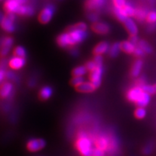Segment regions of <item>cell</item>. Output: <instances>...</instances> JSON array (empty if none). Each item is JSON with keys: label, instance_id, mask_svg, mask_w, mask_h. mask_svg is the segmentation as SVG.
Segmentation results:
<instances>
[{"label": "cell", "instance_id": "obj_1", "mask_svg": "<svg viewBox=\"0 0 156 156\" xmlns=\"http://www.w3.org/2000/svg\"><path fill=\"white\" fill-rule=\"evenodd\" d=\"M92 143V140L87 136V133L85 132H80L77 134L75 147L81 156H91L93 151Z\"/></svg>", "mask_w": 156, "mask_h": 156}, {"label": "cell", "instance_id": "obj_2", "mask_svg": "<svg viewBox=\"0 0 156 156\" xmlns=\"http://www.w3.org/2000/svg\"><path fill=\"white\" fill-rule=\"evenodd\" d=\"M67 37V43L68 47L75 46L80 44L87 37V33L86 30H74L71 32H65Z\"/></svg>", "mask_w": 156, "mask_h": 156}, {"label": "cell", "instance_id": "obj_3", "mask_svg": "<svg viewBox=\"0 0 156 156\" xmlns=\"http://www.w3.org/2000/svg\"><path fill=\"white\" fill-rule=\"evenodd\" d=\"M56 8L54 5L51 4V5H46L39 13L38 17L39 23L41 24H47L48 23H49L53 17Z\"/></svg>", "mask_w": 156, "mask_h": 156}, {"label": "cell", "instance_id": "obj_4", "mask_svg": "<svg viewBox=\"0 0 156 156\" xmlns=\"http://www.w3.org/2000/svg\"><path fill=\"white\" fill-rule=\"evenodd\" d=\"M103 66H97L94 69L90 72L89 79L92 83L96 87H99L101 83V77L103 74Z\"/></svg>", "mask_w": 156, "mask_h": 156}, {"label": "cell", "instance_id": "obj_5", "mask_svg": "<svg viewBox=\"0 0 156 156\" xmlns=\"http://www.w3.org/2000/svg\"><path fill=\"white\" fill-rule=\"evenodd\" d=\"M106 0H86L84 4V7L87 12H97L105 5Z\"/></svg>", "mask_w": 156, "mask_h": 156}, {"label": "cell", "instance_id": "obj_6", "mask_svg": "<svg viewBox=\"0 0 156 156\" xmlns=\"http://www.w3.org/2000/svg\"><path fill=\"white\" fill-rule=\"evenodd\" d=\"M91 30L95 34L99 35H106L109 34L111 28L108 23L104 22H97L93 23V24L90 26Z\"/></svg>", "mask_w": 156, "mask_h": 156}, {"label": "cell", "instance_id": "obj_7", "mask_svg": "<svg viewBox=\"0 0 156 156\" xmlns=\"http://www.w3.org/2000/svg\"><path fill=\"white\" fill-rule=\"evenodd\" d=\"M46 146V142L43 139H31L27 142L26 148L30 152H37L41 151Z\"/></svg>", "mask_w": 156, "mask_h": 156}, {"label": "cell", "instance_id": "obj_8", "mask_svg": "<svg viewBox=\"0 0 156 156\" xmlns=\"http://www.w3.org/2000/svg\"><path fill=\"white\" fill-rule=\"evenodd\" d=\"M95 147L103 151H108L109 147V139L104 135H99L95 136L93 140Z\"/></svg>", "mask_w": 156, "mask_h": 156}, {"label": "cell", "instance_id": "obj_9", "mask_svg": "<svg viewBox=\"0 0 156 156\" xmlns=\"http://www.w3.org/2000/svg\"><path fill=\"white\" fill-rule=\"evenodd\" d=\"M143 93L142 87L140 86H135L129 89L126 93V98L130 102L136 103Z\"/></svg>", "mask_w": 156, "mask_h": 156}, {"label": "cell", "instance_id": "obj_10", "mask_svg": "<svg viewBox=\"0 0 156 156\" xmlns=\"http://www.w3.org/2000/svg\"><path fill=\"white\" fill-rule=\"evenodd\" d=\"M12 84L9 81L3 82L0 85V98L5 99L8 98L12 91Z\"/></svg>", "mask_w": 156, "mask_h": 156}, {"label": "cell", "instance_id": "obj_11", "mask_svg": "<svg viewBox=\"0 0 156 156\" xmlns=\"http://www.w3.org/2000/svg\"><path fill=\"white\" fill-rule=\"evenodd\" d=\"M0 26L7 33H12L15 30V21L9 19L8 17H6V15H5L2 20L0 21Z\"/></svg>", "mask_w": 156, "mask_h": 156}, {"label": "cell", "instance_id": "obj_12", "mask_svg": "<svg viewBox=\"0 0 156 156\" xmlns=\"http://www.w3.org/2000/svg\"><path fill=\"white\" fill-rule=\"evenodd\" d=\"M35 12V9L34 7L28 5H21L17 9L15 14L20 15V16L30 17L34 15Z\"/></svg>", "mask_w": 156, "mask_h": 156}, {"label": "cell", "instance_id": "obj_13", "mask_svg": "<svg viewBox=\"0 0 156 156\" xmlns=\"http://www.w3.org/2000/svg\"><path fill=\"white\" fill-rule=\"evenodd\" d=\"M20 4L17 0H6L4 3L3 9L5 13H16V12L20 7Z\"/></svg>", "mask_w": 156, "mask_h": 156}, {"label": "cell", "instance_id": "obj_14", "mask_svg": "<svg viewBox=\"0 0 156 156\" xmlns=\"http://www.w3.org/2000/svg\"><path fill=\"white\" fill-rule=\"evenodd\" d=\"M124 26L126 31L129 35H136L138 33V28L136 26L135 22L131 17H127L125 21L123 23Z\"/></svg>", "mask_w": 156, "mask_h": 156}, {"label": "cell", "instance_id": "obj_15", "mask_svg": "<svg viewBox=\"0 0 156 156\" xmlns=\"http://www.w3.org/2000/svg\"><path fill=\"white\" fill-rule=\"evenodd\" d=\"M25 64V58L13 56L8 61V65L12 69H20L24 67Z\"/></svg>", "mask_w": 156, "mask_h": 156}, {"label": "cell", "instance_id": "obj_16", "mask_svg": "<svg viewBox=\"0 0 156 156\" xmlns=\"http://www.w3.org/2000/svg\"><path fill=\"white\" fill-rule=\"evenodd\" d=\"M96 89L94 84L91 82H83L80 85L75 87L76 91L79 93H92Z\"/></svg>", "mask_w": 156, "mask_h": 156}, {"label": "cell", "instance_id": "obj_17", "mask_svg": "<svg viewBox=\"0 0 156 156\" xmlns=\"http://www.w3.org/2000/svg\"><path fill=\"white\" fill-rule=\"evenodd\" d=\"M109 47L110 46H109L108 42L101 41L99 44H98L93 48V54L94 55H102V54L108 51Z\"/></svg>", "mask_w": 156, "mask_h": 156}, {"label": "cell", "instance_id": "obj_18", "mask_svg": "<svg viewBox=\"0 0 156 156\" xmlns=\"http://www.w3.org/2000/svg\"><path fill=\"white\" fill-rule=\"evenodd\" d=\"M120 49L122 51H124V53L126 54H133L134 51V49L136 48V45L132 44V42H130L129 41H124L120 42Z\"/></svg>", "mask_w": 156, "mask_h": 156}, {"label": "cell", "instance_id": "obj_19", "mask_svg": "<svg viewBox=\"0 0 156 156\" xmlns=\"http://www.w3.org/2000/svg\"><path fill=\"white\" fill-rule=\"evenodd\" d=\"M142 66H143V62L141 59H136L134 62L131 68V71H130V75L132 77H136L140 75Z\"/></svg>", "mask_w": 156, "mask_h": 156}, {"label": "cell", "instance_id": "obj_20", "mask_svg": "<svg viewBox=\"0 0 156 156\" xmlns=\"http://www.w3.org/2000/svg\"><path fill=\"white\" fill-rule=\"evenodd\" d=\"M112 12H113V14H114V17H116V18L118 20L119 22L122 23L126 20L127 17H129L127 15H126L125 12H124L123 7L122 8H119V7H114V9H113V10H112Z\"/></svg>", "mask_w": 156, "mask_h": 156}, {"label": "cell", "instance_id": "obj_21", "mask_svg": "<svg viewBox=\"0 0 156 156\" xmlns=\"http://www.w3.org/2000/svg\"><path fill=\"white\" fill-rule=\"evenodd\" d=\"M52 95V89L49 86H44L40 90L38 93V98L41 101H45L48 100Z\"/></svg>", "mask_w": 156, "mask_h": 156}, {"label": "cell", "instance_id": "obj_22", "mask_svg": "<svg viewBox=\"0 0 156 156\" xmlns=\"http://www.w3.org/2000/svg\"><path fill=\"white\" fill-rule=\"evenodd\" d=\"M150 101H151V95L148 94L147 93H145L143 91L141 96L136 101L135 104L138 107H145L146 106H147Z\"/></svg>", "mask_w": 156, "mask_h": 156}, {"label": "cell", "instance_id": "obj_23", "mask_svg": "<svg viewBox=\"0 0 156 156\" xmlns=\"http://www.w3.org/2000/svg\"><path fill=\"white\" fill-rule=\"evenodd\" d=\"M147 13L148 12L145 8H142V7L136 8L134 17L139 22H143L145 20H146Z\"/></svg>", "mask_w": 156, "mask_h": 156}, {"label": "cell", "instance_id": "obj_24", "mask_svg": "<svg viewBox=\"0 0 156 156\" xmlns=\"http://www.w3.org/2000/svg\"><path fill=\"white\" fill-rule=\"evenodd\" d=\"M87 28V25L85 23L80 22L74 25H69L67 28H66L65 32H71L74 30H86Z\"/></svg>", "mask_w": 156, "mask_h": 156}, {"label": "cell", "instance_id": "obj_25", "mask_svg": "<svg viewBox=\"0 0 156 156\" xmlns=\"http://www.w3.org/2000/svg\"><path fill=\"white\" fill-rule=\"evenodd\" d=\"M120 51L121 49L119 43H114V44H113L108 48V56L112 58L116 57V56L119 55Z\"/></svg>", "mask_w": 156, "mask_h": 156}, {"label": "cell", "instance_id": "obj_26", "mask_svg": "<svg viewBox=\"0 0 156 156\" xmlns=\"http://www.w3.org/2000/svg\"><path fill=\"white\" fill-rule=\"evenodd\" d=\"M87 69L85 66H78V67L74 68L72 71V75L73 77H82L87 73Z\"/></svg>", "mask_w": 156, "mask_h": 156}, {"label": "cell", "instance_id": "obj_27", "mask_svg": "<svg viewBox=\"0 0 156 156\" xmlns=\"http://www.w3.org/2000/svg\"><path fill=\"white\" fill-rule=\"evenodd\" d=\"M13 55H14V56H17V57L25 58L27 56V53L26 51L23 46H18L15 47L13 50Z\"/></svg>", "mask_w": 156, "mask_h": 156}, {"label": "cell", "instance_id": "obj_28", "mask_svg": "<svg viewBox=\"0 0 156 156\" xmlns=\"http://www.w3.org/2000/svg\"><path fill=\"white\" fill-rule=\"evenodd\" d=\"M136 46H138L139 47L141 48L147 54H151V52L153 51V48H152L151 45L148 44V43L145 40L139 41V42H138Z\"/></svg>", "mask_w": 156, "mask_h": 156}, {"label": "cell", "instance_id": "obj_29", "mask_svg": "<svg viewBox=\"0 0 156 156\" xmlns=\"http://www.w3.org/2000/svg\"><path fill=\"white\" fill-rule=\"evenodd\" d=\"M123 9H124V12H125L126 15L129 17H134V13H135V8H134L131 3L126 2V5H124V7H123Z\"/></svg>", "mask_w": 156, "mask_h": 156}, {"label": "cell", "instance_id": "obj_30", "mask_svg": "<svg viewBox=\"0 0 156 156\" xmlns=\"http://www.w3.org/2000/svg\"><path fill=\"white\" fill-rule=\"evenodd\" d=\"M149 24H155L156 23V10H151L148 12L147 17L145 20Z\"/></svg>", "mask_w": 156, "mask_h": 156}, {"label": "cell", "instance_id": "obj_31", "mask_svg": "<svg viewBox=\"0 0 156 156\" xmlns=\"http://www.w3.org/2000/svg\"><path fill=\"white\" fill-rule=\"evenodd\" d=\"M134 116L138 119H142L146 116V110L145 107H138L134 112Z\"/></svg>", "mask_w": 156, "mask_h": 156}, {"label": "cell", "instance_id": "obj_32", "mask_svg": "<svg viewBox=\"0 0 156 156\" xmlns=\"http://www.w3.org/2000/svg\"><path fill=\"white\" fill-rule=\"evenodd\" d=\"M13 42H14V39L10 36L5 37L2 39L1 41V46H6V47H12Z\"/></svg>", "mask_w": 156, "mask_h": 156}, {"label": "cell", "instance_id": "obj_33", "mask_svg": "<svg viewBox=\"0 0 156 156\" xmlns=\"http://www.w3.org/2000/svg\"><path fill=\"white\" fill-rule=\"evenodd\" d=\"M141 87L144 92L147 93L150 95H153L155 93V87H154V85H146V84H144L143 85H142Z\"/></svg>", "mask_w": 156, "mask_h": 156}, {"label": "cell", "instance_id": "obj_34", "mask_svg": "<svg viewBox=\"0 0 156 156\" xmlns=\"http://www.w3.org/2000/svg\"><path fill=\"white\" fill-rule=\"evenodd\" d=\"M87 17L92 23L97 22L99 20V15L97 12H88V13L87 14Z\"/></svg>", "mask_w": 156, "mask_h": 156}, {"label": "cell", "instance_id": "obj_35", "mask_svg": "<svg viewBox=\"0 0 156 156\" xmlns=\"http://www.w3.org/2000/svg\"><path fill=\"white\" fill-rule=\"evenodd\" d=\"M84 82V79L82 77H73L70 80V85L74 87H77Z\"/></svg>", "mask_w": 156, "mask_h": 156}, {"label": "cell", "instance_id": "obj_36", "mask_svg": "<svg viewBox=\"0 0 156 156\" xmlns=\"http://www.w3.org/2000/svg\"><path fill=\"white\" fill-rule=\"evenodd\" d=\"M153 149H154L153 144L152 143L147 144V145H146L143 149H142V153H143L145 155H149L153 153Z\"/></svg>", "mask_w": 156, "mask_h": 156}, {"label": "cell", "instance_id": "obj_37", "mask_svg": "<svg viewBox=\"0 0 156 156\" xmlns=\"http://www.w3.org/2000/svg\"><path fill=\"white\" fill-rule=\"evenodd\" d=\"M85 67H86V69H87V71H92L95 69V67H97L96 64H95V62H94V60H89V61H87L86 63L85 64Z\"/></svg>", "mask_w": 156, "mask_h": 156}, {"label": "cell", "instance_id": "obj_38", "mask_svg": "<svg viewBox=\"0 0 156 156\" xmlns=\"http://www.w3.org/2000/svg\"><path fill=\"white\" fill-rule=\"evenodd\" d=\"M133 54H134V55L136 56V57L141 58V57H142V56H145V52L144 51L142 50L141 48L139 47L138 46H136L135 49H134V51Z\"/></svg>", "mask_w": 156, "mask_h": 156}, {"label": "cell", "instance_id": "obj_39", "mask_svg": "<svg viewBox=\"0 0 156 156\" xmlns=\"http://www.w3.org/2000/svg\"><path fill=\"white\" fill-rule=\"evenodd\" d=\"M10 47L6 46H0V58L5 57L10 51Z\"/></svg>", "mask_w": 156, "mask_h": 156}, {"label": "cell", "instance_id": "obj_40", "mask_svg": "<svg viewBox=\"0 0 156 156\" xmlns=\"http://www.w3.org/2000/svg\"><path fill=\"white\" fill-rule=\"evenodd\" d=\"M113 4H114V7H119V8H122L126 5V0H112Z\"/></svg>", "mask_w": 156, "mask_h": 156}, {"label": "cell", "instance_id": "obj_41", "mask_svg": "<svg viewBox=\"0 0 156 156\" xmlns=\"http://www.w3.org/2000/svg\"><path fill=\"white\" fill-rule=\"evenodd\" d=\"M91 156H105V151L98 149L96 147L93 148Z\"/></svg>", "mask_w": 156, "mask_h": 156}, {"label": "cell", "instance_id": "obj_42", "mask_svg": "<svg viewBox=\"0 0 156 156\" xmlns=\"http://www.w3.org/2000/svg\"><path fill=\"white\" fill-rule=\"evenodd\" d=\"M93 60L95 62L97 66H103V57L101 55H95V57L93 58Z\"/></svg>", "mask_w": 156, "mask_h": 156}, {"label": "cell", "instance_id": "obj_43", "mask_svg": "<svg viewBox=\"0 0 156 156\" xmlns=\"http://www.w3.org/2000/svg\"><path fill=\"white\" fill-rule=\"evenodd\" d=\"M7 64H8L7 63V60L5 57L0 58V69L5 70L6 67H7Z\"/></svg>", "mask_w": 156, "mask_h": 156}, {"label": "cell", "instance_id": "obj_44", "mask_svg": "<svg viewBox=\"0 0 156 156\" xmlns=\"http://www.w3.org/2000/svg\"><path fill=\"white\" fill-rule=\"evenodd\" d=\"M129 41L136 46L138 42H139V38H138V36L136 35H130L129 38Z\"/></svg>", "mask_w": 156, "mask_h": 156}, {"label": "cell", "instance_id": "obj_45", "mask_svg": "<svg viewBox=\"0 0 156 156\" xmlns=\"http://www.w3.org/2000/svg\"><path fill=\"white\" fill-rule=\"evenodd\" d=\"M5 77H7V79L12 80H16V75H15L14 73H11V72H9V71L6 72Z\"/></svg>", "mask_w": 156, "mask_h": 156}, {"label": "cell", "instance_id": "obj_46", "mask_svg": "<svg viewBox=\"0 0 156 156\" xmlns=\"http://www.w3.org/2000/svg\"><path fill=\"white\" fill-rule=\"evenodd\" d=\"M69 52L74 56L77 55V54H78V51L77 50V48H76L75 46H71V47H70Z\"/></svg>", "mask_w": 156, "mask_h": 156}, {"label": "cell", "instance_id": "obj_47", "mask_svg": "<svg viewBox=\"0 0 156 156\" xmlns=\"http://www.w3.org/2000/svg\"><path fill=\"white\" fill-rule=\"evenodd\" d=\"M6 72L4 69H0V82H2L6 77Z\"/></svg>", "mask_w": 156, "mask_h": 156}, {"label": "cell", "instance_id": "obj_48", "mask_svg": "<svg viewBox=\"0 0 156 156\" xmlns=\"http://www.w3.org/2000/svg\"><path fill=\"white\" fill-rule=\"evenodd\" d=\"M17 2H18L20 5H25L28 2V0H17Z\"/></svg>", "mask_w": 156, "mask_h": 156}, {"label": "cell", "instance_id": "obj_49", "mask_svg": "<svg viewBox=\"0 0 156 156\" xmlns=\"http://www.w3.org/2000/svg\"><path fill=\"white\" fill-rule=\"evenodd\" d=\"M4 17H5V15H3L1 12H0V21H1L2 20V18H3Z\"/></svg>", "mask_w": 156, "mask_h": 156}, {"label": "cell", "instance_id": "obj_50", "mask_svg": "<svg viewBox=\"0 0 156 156\" xmlns=\"http://www.w3.org/2000/svg\"><path fill=\"white\" fill-rule=\"evenodd\" d=\"M154 87H155V93H156V84L155 85H154Z\"/></svg>", "mask_w": 156, "mask_h": 156}, {"label": "cell", "instance_id": "obj_51", "mask_svg": "<svg viewBox=\"0 0 156 156\" xmlns=\"http://www.w3.org/2000/svg\"><path fill=\"white\" fill-rule=\"evenodd\" d=\"M0 1H1V0H0Z\"/></svg>", "mask_w": 156, "mask_h": 156}]
</instances>
